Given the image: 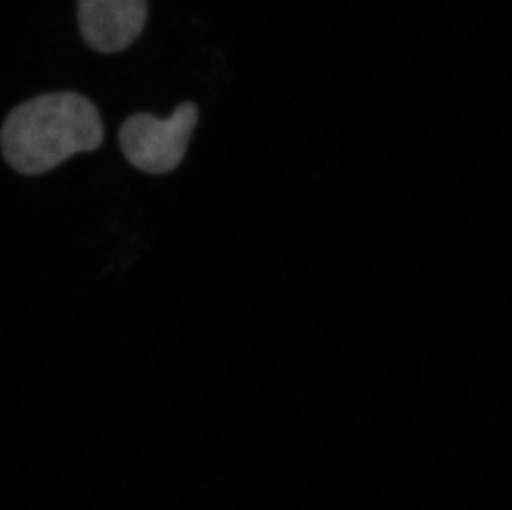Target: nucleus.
<instances>
[{
	"mask_svg": "<svg viewBox=\"0 0 512 510\" xmlns=\"http://www.w3.org/2000/svg\"><path fill=\"white\" fill-rule=\"evenodd\" d=\"M77 5L85 44L107 55L128 49L148 20V0H77Z\"/></svg>",
	"mask_w": 512,
	"mask_h": 510,
	"instance_id": "obj_3",
	"label": "nucleus"
},
{
	"mask_svg": "<svg viewBox=\"0 0 512 510\" xmlns=\"http://www.w3.org/2000/svg\"><path fill=\"white\" fill-rule=\"evenodd\" d=\"M105 138L102 116L92 100L75 92L45 93L15 106L0 130V148L15 173H49Z\"/></svg>",
	"mask_w": 512,
	"mask_h": 510,
	"instance_id": "obj_1",
	"label": "nucleus"
},
{
	"mask_svg": "<svg viewBox=\"0 0 512 510\" xmlns=\"http://www.w3.org/2000/svg\"><path fill=\"white\" fill-rule=\"evenodd\" d=\"M198 120V106L193 102L176 106L165 120L151 113H135L123 121L118 143L133 168L153 176L168 174L183 163Z\"/></svg>",
	"mask_w": 512,
	"mask_h": 510,
	"instance_id": "obj_2",
	"label": "nucleus"
}]
</instances>
